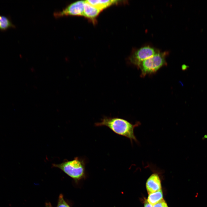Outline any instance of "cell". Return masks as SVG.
Here are the masks:
<instances>
[{
    "label": "cell",
    "mask_w": 207,
    "mask_h": 207,
    "mask_svg": "<svg viewBox=\"0 0 207 207\" xmlns=\"http://www.w3.org/2000/svg\"><path fill=\"white\" fill-rule=\"evenodd\" d=\"M140 124L139 122L133 124L123 118L107 117H104L100 122L95 124L97 126H107L115 133L129 139L132 144L133 141L139 143L134 134V129Z\"/></svg>",
    "instance_id": "6da1fadb"
},
{
    "label": "cell",
    "mask_w": 207,
    "mask_h": 207,
    "mask_svg": "<svg viewBox=\"0 0 207 207\" xmlns=\"http://www.w3.org/2000/svg\"><path fill=\"white\" fill-rule=\"evenodd\" d=\"M85 163L84 159L76 157L72 160H66L59 164H53L52 166L61 170L70 177L78 179L84 175Z\"/></svg>",
    "instance_id": "7a4b0ae2"
},
{
    "label": "cell",
    "mask_w": 207,
    "mask_h": 207,
    "mask_svg": "<svg viewBox=\"0 0 207 207\" xmlns=\"http://www.w3.org/2000/svg\"><path fill=\"white\" fill-rule=\"evenodd\" d=\"M166 55V53L158 52L142 62L138 66L141 70V76L143 77L154 74L165 65Z\"/></svg>",
    "instance_id": "3957f363"
},
{
    "label": "cell",
    "mask_w": 207,
    "mask_h": 207,
    "mask_svg": "<svg viewBox=\"0 0 207 207\" xmlns=\"http://www.w3.org/2000/svg\"><path fill=\"white\" fill-rule=\"evenodd\" d=\"M159 52L150 46L141 47L135 51L129 57L130 62L137 66L144 60L152 56Z\"/></svg>",
    "instance_id": "277c9868"
},
{
    "label": "cell",
    "mask_w": 207,
    "mask_h": 207,
    "mask_svg": "<svg viewBox=\"0 0 207 207\" xmlns=\"http://www.w3.org/2000/svg\"><path fill=\"white\" fill-rule=\"evenodd\" d=\"M85 1H79L69 5L62 11L55 13V16L60 17L65 16H83Z\"/></svg>",
    "instance_id": "5b68a950"
},
{
    "label": "cell",
    "mask_w": 207,
    "mask_h": 207,
    "mask_svg": "<svg viewBox=\"0 0 207 207\" xmlns=\"http://www.w3.org/2000/svg\"><path fill=\"white\" fill-rule=\"evenodd\" d=\"M146 187L149 194L161 189V184L158 175L156 173L152 174L147 179Z\"/></svg>",
    "instance_id": "8992f818"
},
{
    "label": "cell",
    "mask_w": 207,
    "mask_h": 207,
    "mask_svg": "<svg viewBox=\"0 0 207 207\" xmlns=\"http://www.w3.org/2000/svg\"><path fill=\"white\" fill-rule=\"evenodd\" d=\"M102 11L85 1L83 16L95 22L97 17Z\"/></svg>",
    "instance_id": "52a82bcc"
},
{
    "label": "cell",
    "mask_w": 207,
    "mask_h": 207,
    "mask_svg": "<svg viewBox=\"0 0 207 207\" xmlns=\"http://www.w3.org/2000/svg\"><path fill=\"white\" fill-rule=\"evenodd\" d=\"M85 1L101 11L112 5L116 4L120 2L119 1L114 0H87Z\"/></svg>",
    "instance_id": "ba28073f"
},
{
    "label": "cell",
    "mask_w": 207,
    "mask_h": 207,
    "mask_svg": "<svg viewBox=\"0 0 207 207\" xmlns=\"http://www.w3.org/2000/svg\"><path fill=\"white\" fill-rule=\"evenodd\" d=\"M9 16L0 15V30L5 31L10 28H15Z\"/></svg>",
    "instance_id": "9c48e42d"
},
{
    "label": "cell",
    "mask_w": 207,
    "mask_h": 207,
    "mask_svg": "<svg viewBox=\"0 0 207 207\" xmlns=\"http://www.w3.org/2000/svg\"><path fill=\"white\" fill-rule=\"evenodd\" d=\"M163 199L162 192V190L160 189L150 194L147 201L149 203L154 205Z\"/></svg>",
    "instance_id": "30bf717a"
},
{
    "label": "cell",
    "mask_w": 207,
    "mask_h": 207,
    "mask_svg": "<svg viewBox=\"0 0 207 207\" xmlns=\"http://www.w3.org/2000/svg\"><path fill=\"white\" fill-rule=\"evenodd\" d=\"M57 207H70L64 200L62 194L59 196Z\"/></svg>",
    "instance_id": "8fae6325"
},
{
    "label": "cell",
    "mask_w": 207,
    "mask_h": 207,
    "mask_svg": "<svg viewBox=\"0 0 207 207\" xmlns=\"http://www.w3.org/2000/svg\"><path fill=\"white\" fill-rule=\"evenodd\" d=\"M153 207H168V206L163 199L160 201L153 205Z\"/></svg>",
    "instance_id": "7c38bea8"
},
{
    "label": "cell",
    "mask_w": 207,
    "mask_h": 207,
    "mask_svg": "<svg viewBox=\"0 0 207 207\" xmlns=\"http://www.w3.org/2000/svg\"><path fill=\"white\" fill-rule=\"evenodd\" d=\"M144 207H153L152 205L148 203L147 201H145Z\"/></svg>",
    "instance_id": "4fadbf2b"
},
{
    "label": "cell",
    "mask_w": 207,
    "mask_h": 207,
    "mask_svg": "<svg viewBox=\"0 0 207 207\" xmlns=\"http://www.w3.org/2000/svg\"><path fill=\"white\" fill-rule=\"evenodd\" d=\"M45 206L46 207H52L51 204L50 202L46 203Z\"/></svg>",
    "instance_id": "5bb4252c"
}]
</instances>
